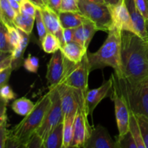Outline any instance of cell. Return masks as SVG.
<instances>
[{
  "label": "cell",
  "instance_id": "7dc6e473",
  "mask_svg": "<svg viewBox=\"0 0 148 148\" xmlns=\"http://www.w3.org/2000/svg\"><path fill=\"white\" fill-rule=\"evenodd\" d=\"M42 1L44 3L45 5H48V4H49V0H42Z\"/></svg>",
  "mask_w": 148,
  "mask_h": 148
},
{
  "label": "cell",
  "instance_id": "d6a6232c",
  "mask_svg": "<svg viewBox=\"0 0 148 148\" xmlns=\"http://www.w3.org/2000/svg\"><path fill=\"white\" fill-rule=\"evenodd\" d=\"M6 26L8 29L9 38H10V43L14 49L19 45L20 39H21L19 29L16 26H11L8 25H6Z\"/></svg>",
  "mask_w": 148,
  "mask_h": 148
},
{
  "label": "cell",
  "instance_id": "603a6c76",
  "mask_svg": "<svg viewBox=\"0 0 148 148\" xmlns=\"http://www.w3.org/2000/svg\"><path fill=\"white\" fill-rule=\"evenodd\" d=\"M17 13L13 9L8 0H0V17L1 21L5 25L15 26L14 25V19Z\"/></svg>",
  "mask_w": 148,
  "mask_h": 148
},
{
  "label": "cell",
  "instance_id": "836d02e7",
  "mask_svg": "<svg viewBox=\"0 0 148 148\" xmlns=\"http://www.w3.org/2000/svg\"><path fill=\"white\" fill-rule=\"evenodd\" d=\"M0 95H1V101H3V102L7 104L8 103L9 101L16 98V94L12 90L11 87L7 85V84L3 85V86H1Z\"/></svg>",
  "mask_w": 148,
  "mask_h": 148
},
{
  "label": "cell",
  "instance_id": "44dd1931",
  "mask_svg": "<svg viewBox=\"0 0 148 148\" xmlns=\"http://www.w3.org/2000/svg\"><path fill=\"white\" fill-rule=\"evenodd\" d=\"M36 21V17L20 10L14 19V25L20 30L30 35L32 33Z\"/></svg>",
  "mask_w": 148,
  "mask_h": 148
},
{
  "label": "cell",
  "instance_id": "8992f818",
  "mask_svg": "<svg viewBox=\"0 0 148 148\" xmlns=\"http://www.w3.org/2000/svg\"><path fill=\"white\" fill-rule=\"evenodd\" d=\"M79 11L94 23L98 30L108 33L114 27L109 5L106 3H95L79 0Z\"/></svg>",
  "mask_w": 148,
  "mask_h": 148
},
{
  "label": "cell",
  "instance_id": "4fadbf2b",
  "mask_svg": "<svg viewBox=\"0 0 148 148\" xmlns=\"http://www.w3.org/2000/svg\"><path fill=\"white\" fill-rule=\"evenodd\" d=\"M85 148H118L116 140L114 141L106 128L98 124L92 127Z\"/></svg>",
  "mask_w": 148,
  "mask_h": 148
},
{
  "label": "cell",
  "instance_id": "7402d4cb",
  "mask_svg": "<svg viewBox=\"0 0 148 148\" xmlns=\"http://www.w3.org/2000/svg\"><path fill=\"white\" fill-rule=\"evenodd\" d=\"M19 31H20L21 39H20V43H19L18 46L14 49L13 52L12 53V58H13V62H12L13 69L18 67V66L20 64V63H21V61L22 59H23V54H24V52L25 51L26 48H27V45H28L29 40H30L29 34L26 33L25 32L23 31V30H20V29H19Z\"/></svg>",
  "mask_w": 148,
  "mask_h": 148
},
{
  "label": "cell",
  "instance_id": "9a60e30c",
  "mask_svg": "<svg viewBox=\"0 0 148 148\" xmlns=\"http://www.w3.org/2000/svg\"><path fill=\"white\" fill-rule=\"evenodd\" d=\"M38 7L40 9L48 33L55 35L62 43L64 28L62 27L59 14L48 5H44L42 7L38 6Z\"/></svg>",
  "mask_w": 148,
  "mask_h": 148
},
{
  "label": "cell",
  "instance_id": "484cf974",
  "mask_svg": "<svg viewBox=\"0 0 148 148\" xmlns=\"http://www.w3.org/2000/svg\"><path fill=\"white\" fill-rule=\"evenodd\" d=\"M130 132L132 134L134 140H135L137 148H145V145L144 142H143V137H142L141 130H140V124H139L137 117L132 111H130Z\"/></svg>",
  "mask_w": 148,
  "mask_h": 148
},
{
  "label": "cell",
  "instance_id": "d590c367",
  "mask_svg": "<svg viewBox=\"0 0 148 148\" xmlns=\"http://www.w3.org/2000/svg\"><path fill=\"white\" fill-rule=\"evenodd\" d=\"M20 10L36 17L37 5L30 0H23L20 3Z\"/></svg>",
  "mask_w": 148,
  "mask_h": 148
},
{
  "label": "cell",
  "instance_id": "30bf717a",
  "mask_svg": "<svg viewBox=\"0 0 148 148\" xmlns=\"http://www.w3.org/2000/svg\"><path fill=\"white\" fill-rule=\"evenodd\" d=\"M110 98L114 103L116 119L119 130L118 137H121L130 131V110L125 98L114 84L113 86L112 94Z\"/></svg>",
  "mask_w": 148,
  "mask_h": 148
},
{
  "label": "cell",
  "instance_id": "f6af8a7d",
  "mask_svg": "<svg viewBox=\"0 0 148 148\" xmlns=\"http://www.w3.org/2000/svg\"><path fill=\"white\" fill-rule=\"evenodd\" d=\"M119 0H105V2L108 5H111V4H116Z\"/></svg>",
  "mask_w": 148,
  "mask_h": 148
},
{
  "label": "cell",
  "instance_id": "c3c4849f",
  "mask_svg": "<svg viewBox=\"0 0 148 148\" xmlns=\"http://www.w3.org/2000/svg\"><path fill=\"white\" fill-rule=\"evenodd\" d=\"M146 41L148 43V23H147V38H146Z\"/></svg>",
  "mask_w": 148,
  "mask_h": 148
},
{
  "label": "cell",
  "instance_id": "e0dca14e",
  "mask_svg": "<svg viewBox=\"0 0 148 148\" xmlns=\"http://www.w3.org/2000/svg\"><path fill=\"white\" fill-rule=\"evenodd\" d=\"M127 8L131 15L132 23L138 36L146 40L147 38V22L140 10L137 8L134 0H125Z\"/></svg>",
  "mask_w": 148,
  "mask_h": 148
},
{
  "label": "cell",
  "instance_id": "ab89813d",
  "mask_svg": "<svg viewBox=\"0 0 148 148\" xmlns=\"http://www.w3.org/2000/svg\"><path fill=\"white\" fill-rule=\"evenodd\" d=\"M75 28H64L63 34H62V46L65 43H69L74 40Z\"/></svg>",
  "mask_w": 148,
  "mask_h": 148
},
{
  "label": "cell",
  "instance_id": "bcb514c9",
  "mask_svg": "<svg viewBox=\"0 0 148 148\" xmlns=\"http://www.w3.org/2000/svg\"><path fill=\"white\" fill-rule=\"evenodd\" d=\"M90 2H95V3H106L105 0H86Z\"/></svg>",
  "mask_w": 148,
  "mask_h": 148
},
{
  "label": "cell",
  "instance_id": "cb8c5ba5",
  "mask_svg": "<svg viewBox=\"0 0 148 148\" xmlns=\"http://www.w3.org/2000/svg\"><path fill=\"white\" fill-rule=\"evenodd\" d=\"M35 104L28 98L25 97L15 100L12 104V109L17 114L25 116L32 111Z\"/></svg>",
  "mask_w": 148,
  "mask_h": 148
},
{
  "label": "cell",
  "instance_id": "b9f144b4",
  "mask_svg": "<svg viewBox=\"0 0 148 148\" xmlns=\"http://www.w3.org/2000/svg\"><path fill=\"white\" fill-rule=\"evenodd\" d=\"M62 0H49L48 6L50 7L53 10L59 14L60 12L61 5H62Z\"/></svg>",
  "mask_w": 148,
  "mask_h": 148
},
{
  "label": "cell",
  "instance_id": "d4e9b609",
  "mask_svg": "<svg viewBox=\"0 0 148 148\" xmlns=\"http://www.w3.org/2000/svg\"><path fill=\"white\" fill-rule=\"evenodd\" d=\"M40 43L43 50L47 53H55L62 47V43L59 39L51 33H47Z\"/></svg>",
  "mask_w": 148,
  "mask_h": 148
},
{
  "label": "cell",
  "instance_id": "9c48e42d",
  "mask_svg": "<svg viewBox=\"0 0 148 148\" xmlns=\"http://www.w3.org/2000/svg\"><path fill=\"white\" fill-rule=\"evenodd\" d=\"M89 115L87 106L79 107L74 121L73 137L69 147H84L90 134L92 127L88 120Z\"/></svg>",
  "mask_w": 148,
  "mask_h": 148
},
{
  "label": "cell",
  "instance_id": "3957f363",
  "mask_svg": "<svg viewBox=\"0 0 148 148\" xmlns=\"http://www.w3.org/2000/svg\"><path fill=\"white\" fill-rule=\"evenodd\" d=\"M51 104V99L50 91H49L38 100L31 112L10 130L8 137L17 141L25 147L30 137L42 124Z\"/></svg>",
  "mask_w": 148,
  "mask_h": 148
},
{
  "label": "cell",
  "instance_id": "ffe728a7",
  "mask_svg": "<svg viewBox=\"0 0 148 148\" xmlns=\"http://www.w3.org/2000/svg\"><path fill=\"white\" fill-rule=\"evenodd\" d=\"M64 121L56 126L49 134L43 143V148H62Z\"/></svg>",
  "mask_w": 148,
  "mask_h": 148
},
{
  "label": "cell",
  "instance_id": "52a82bcc",
  "mask_svg": "<svg viewBox=\"0 0 148 148\" xmlns=\"http://www.w3.org/2000/svg\"><path fill=\"white\" fill-rule=\"evenodd\" d=\"M51 94V104L45 116L43 123L38 129L36 132L42 138L43 142L46 139L49 133L56 127L64 121L63 111H62V103L60 95L57 87L49 88Z\"/></svg>",
  "mask_w": 148,
  "mask_h": 148
},
{
  "label": "cell",
  "instance_id": "277c9868",
  "mask_svg": "<svg viewBox=\"0 0 148 148\" xmlns=\"http://www.w3.org/2000/svg\"><path fill=\"white\" fill-rule=\"evenodd\" d=\"M114 84L125 98L130 111L148 118V79L132 82L114 72Z\"/></svg>",
  "mask_w": 148,
  "mask_h": 148
},
{
  "label": "cell",
  "instance_id": "8d00e7d4",
  "mask_svg": "<svg viewBox=\"0 0 148 148\" xmlns=\"http://www.w3.org/2000/svg\"><path fill=\"white\" fill-rule=\"evenodd\" d=\"M43 140H42L41 137L38 134L37 132H35L30 139L27 143L25 144V147L27 148H43Z\"/></svg>",
  "mask_w": 148,
  "mask_h": 148
},
{
  "label": "cell",
  "instance_id": "7c38bea8",
  "mask_svg": "<svg viewBox=\"0 0 148 148\" xmlns=\"http://www.w3.org/2000/svg\"><path fill=\"white\" fill-rule=\"evenodd\" d=\"M65 69V56L61 49L53 53L47 64L46 79L49 88L57 86L63 77Z\"/></svg>",
  "mask_w": 148,
  "mask_h": 148
},
{
  "label": "cell",
  "instance_id": "681fc988",
  "mask_svg": "<svg viewBox=\"0 0 148 148\" xmlns=\"http://www.w3.org/2000/svg\"><path fill=\"white\" fill-rule=\"evenodd\" d=\"M17 1H18V2H19V3H21V2H22V1H23V0H17Z\"/></svg>",
  "mask_w": 148,
  "mask_h": 148
},
{
  "label": "cell",
  "instance_id": "f546056e",
  "mask_svg": "<svg viewBox=\"0 0 148 148\" xmlns=\"http://www.w3.org/2000/svg\"><path fill=\"white\" fill-rule=\"evenodd\" d=\"M36 27H37L38 31V36L39 40L41 42L44 36L47 34L48 30L46 29L45 23L43 22V17H42V14L40 13V9H39L38 6H37V10H36Z\"/></svg>",
  "mask_w": 148,
  "mask_h": 148
},
{
  "label": "cell",
  "instance_id": "f907efd6",
  "mask_svg": "<svg viewBox=\"0 0 148 148\" xmlns=\"http://www.w3.org/2000/svg\"><path fill=\"white\" fill-rule=\"evenodd\" d=\"M147 1H148V0H147Z\"/></svg>",
  "mask_w": 148,
  "mask_h": 148
},
{
  "label": "cell",
  "instance_id": "60d3db41",
  "mask_svg": "<svg viewBox=\"0 0 148 148\" xmlns=\"http://www.w3.org/2000/svg\"><path fill=\"white\" fill-rule=\"evenodd\" d=\"M13 70L12 66L7 67L6 69L0 70V85L3 86V85L7 84L10 77L11 75L12 71Z\"/></svg>",
  "mask_w": 148,
  "mask_h": 148
},
{
  "label": "cell",
  "instance_id": "5bb4252c",
  "mask_svg": "<svg viewBox=\"0 0 148 148\" xmlns=\"http://www.w3.org/2000/svg\"><path fill=\"white\" fill-rule=\"evenodd\" d=\"M113 86L114 79L111 77L98 88L88 90L85 97V101L88 112L91 117H92V113L95 108L101 102V101L107 97H111L113 91Z\"/></svg>",
  "mask_w": 148,
  "mask_h": 148
},
{
  "label": "cell",
  "instance_id": "1f68e13d",
  "mask_svg": "<svg viewBox=\"0 0 148 148\" xmlns=\"http://www.w3.org/2000/svg\"><path fill=\"white\" fill-rule=\"evenodd\" d=\"M138 119L141 130L142 137L145 145V148H148V118L142 115H136Z\"/></svg>",
  "mask_w": 148,
  "mask_h": 148
},
{
  "label": "cell",
  "instance_id": "6da1fadb",
  "mask_svg": "<svg viewBox=\"0 0 148 148\" xmlns=\"http://www.w3.org/2000/svg\"><path fill=\"white\" fill-rule=\"evenodd\" d=\"M121 75L132 82L148 79V43L136 33L122 30ZM117 75V74H116Z\"/></svg>",
  "mask_w": 148,
  "mask_h": 148
},
{
  "label": "cell",
  "instance_id": "8fae6325",
  "mask_svg": "<svg viewBox=\"0 0 148 148\" xmlns=\"http://www.w3.org/2000/svg\"><path fill=\"white\" fill-rule=\"evenodd\" d=\"M109 8L114 27L137 34L125 0H119L116 4L109 5Z\"/></svg>",
  "mask_w": 148,
  "mask_h": 148
},
{
  "label": "cell",
  "instance_id": "83f0119b",
  "mask_svg": "<svg viewBox=\"0 0 148 148\" xmlns=\"http://www.w3.org/2000/svg\"><path fill=\"white\" fill-rule=\"evenodd\" d=\"M0 28V51L1 52L12 53L14 51V48L10 43L8 29L2 21H1Z\"/></svg>",
  "mask_w": 148,
  "mask_h": 148
},
{
  "label": "cell",
  "instance_id": "4dcf8cb0",
  "mask_svg": "<svg viewBox=\"0 0 148 148\" xmlns=\"http://www.w3.org/2000/svg\"><path fill=\"white\" fill-rule=\"evenodd\" d=\"M25 69L31 73H37L39 68V59L36 56L29 54L23 62Z\"/></svg>",
  "mask_w": 148,
  "mask_h": 148
},
{
  "label": "cell",
  "instance_id": "d6986e66",
  "mask_svg": "<svg viewBox=\"0 0 148 148\" xmlns=\"http://www.w3.org/2000/svg\"><path fill=\"white\" fill-rule=\"evenodd\" d=\"M60 49L66 59L75 63L80 62L88 52V49L74 40L65 43Z\"/></svg>",
  "mask_w": 148,
  "mask_h": 148
},
{
  "label": "cell",
  "instance_id": "7bdbcfd3",
  "mask_svg": "<svg viewBox=\"0 0 148 148\" xmlns=\"http://www.w3.org/2000/svg\"><path fill=\"white\" fill-rule=\"evenodd\" d=\"M10 4L13 7L16 12L19 13L20 12V3H19L17 0H8Z\"/></svg>",
  "mask_w": 148,
  "mask_h": 148
},
{
  "label": "cell",
  "instance_id": "e575fe53",
  "mask_svg": "<svg viewBox=\"0 0 148 148\" xmlns=\"http://www.w3.org/2000/svg\"><path fill=\"white\" fill-rule=\"evenodd\" d=\"M60 12H80L79 0H62Z\"/></svg>",
  "mask_w": 148,
  "mask_h": 148
},
{
  "label": "cell",
  "instance_id": "ba28073f",
  "mask_svg": "<svg viewBox=\"0 0 148 148\" xmlns=\"http://www.w3.org/2000/svg\"><path fill=\"white\" fill-rule=\"evenodd\" d=\"M56 87L60 95L64 119L75 115L79 106L86 105V95L80 90L63 84L58 85Z\"/></svg>",
  "mask_w": 148,
  "mask_h": 148
},
{
  "label": "cell",
  "instance_id": "f1b7e54d",
  "mask_svg": "<svg viewBox=\"0 0 148 148\" xmlns=\"http://www.w3.org/2000/svg\"><path fill=\"white\" fill-rule=\"evenodd\" d=\"M116 143L118 148H137L135 140L130 131L123 137H118Z\"/></svg>",
  "mask_w": 148,
  "mask_h": 148
},
{
  "label": "cell",
  "instance_id": "ee69618b",
  "mask_svg": "<svg viewBox=\"0 0 148 148\" xmlns=\"http://www.w3.org/2000/svg\"><path fill=\"white\" fill-rule=\"evenodd\" d=\"M30 1H32L33 2H34L36 5L39 6V7H42V6L45 5L44 3L43 2V1H42V0H30Z\"/></svg>",
  "mask_w": 148,
  "mask_h": 148
},
{
  "label": "cell",
  "instance_id": "2e32d148",
  "mask_svg": "<svg viewBox=\"0 0 148 148\" xmlns=\"http://www.w3.org/2000/svg\"><path fill=\"white\" fill-rule=\"evenodd\" d=\"M97 31H98V29L95 23L88 20L82 25L75 28L74 41L77 42L88 49L92 37Z\"/></svg>",
  "mask_w": 148,
  "mask_h": 148
},
{
  "label": "cell",
  "instance_id": "7a4b0ae2",
  "mask_svg": "<svg viewBox=\"0 0 148 148\" xmlns=\"http://www.w3.org/2000/svg\"><path fill=\"white\" fill-rule=\"evenodd\" d=\"M121 31L114 26L108 33L103 44L97 51L91 53L88 51L87 56L90 72L110 66L117 75L121 73Z\"/></svg>",
  "mask_w": 148,
  "mask_h": 148
},
{
  "label": "cell",
  "instance_id": "ac0fdd59",
  "mask_svg": "<svg viewBox=\"0 0 148 148\" xmlns=\"http://www.w3.org/2000/svg\"><path fill=\"white\" fill-rule=\"evenodd\" d=\"M59 16L63 28H76L90 20L81 12H60Z\"/></svg>",
  "mask_w": 148,
  "mask_h": 148
},
{
  "label": "cell",
  "instance_id": "f35d334b",
  "mask_svg": "<svg viewBox=\"0 0 148 148\" xmlns=\"http://www.w3.org/2000/svg\"><path fill=\"white\" fill-rule=\"evenodd\" d=\"M134 3L137 8L148 23V1L147 0H134Z\"/></svg>",
  "mask_w": 148,
  "mask_h": 148
},
{
  "label": "cell",
  "instance_id": "4316f807",
  "mask_svg": "<svg viewBox=\"0 0 148 148\" xmlns=\"http://www.w3.org/2000/svg\"><path fill=\"white\" fill-rule=\"evenodd\" d=\"M75 115L71 116L66 119H64V128H63V145L62 148H68L70 147L73 137L74 121H75Z\"/></svg>",
  "mask_w": 148,
  "mask_h": 148
},
{
  "label": "cell",
  "instance_id": "74e56055",
  "mask_svg": "<svg viewBox=\"0 0 148 148\" xmlns=\"http://www.w3.org/2000/svg\"><path fill=\"white\" fill-rule=\"evenodd\" d=\"M13 58L10 53L1 52V60H0V70L6 69L12 66Z\"/></svg>",
  "mask_w": 148,
  "mask_h": 148
},
{
  "label": "cell",
  "instance_id": "5b68a950",
  "mask_svg": "<svg viewBox=\"0 0 148 148\" xmlns=\"http://www.w3.org/2000/svg\"><path fill=\"white\" fill-rule=\"evenodd\" d=\"M90 72L87 53L79 62H72L65 57V69L59 85H67L80 90L86 95L88 91V77Z\"/></svg>",
  "mask_w": 148,
  "mask_h": 148
}]
</instances>
